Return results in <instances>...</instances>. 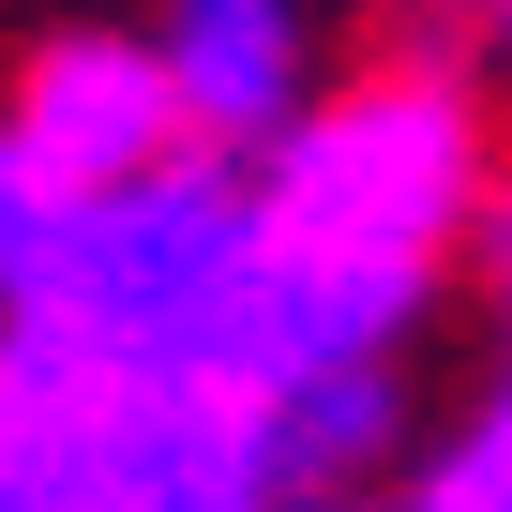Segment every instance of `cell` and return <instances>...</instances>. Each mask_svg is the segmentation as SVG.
Wrapping results in <instances>:
<instances>
[{
	"label": "cell",
	"mask_w": 512,
	"mask_h": 512,
	"mask_svg": "<svg viewBox=\"0 0 512 512\" xmlns=\"http://www.w3.org/2000/svg\"><path fill=\"white\" fill-rule=\"evenodd\" d=\"M61 211H76V196H61V181H46L31 151H16V121H0V302H31V272H46Z\"/></svg>",
	"instance_id": "cell-6"
},
{
	"label": "cell",
	"mask_w": 512,
	"mask_h": 512,
	"mask_svg": "<svg viewBox=\"0 0 512 512\" xmlns=\"http://www.w3.org/2000/svg\"><path fill=\"white\" fill-rule=\"evenodd\" d=\"M0 121H16V151H31L61 196H121V181H151L166 151H196V136H181V91H166V61H151V31H46V46L16 61V91H0Z\"/></svg>",
	"instance_id": "cell-3"
},
{
	"label": "cell",
	"mask_w": 512,
	"mask_h": 512,
	"mask_svg": "<svg viewBox=\"0 0 512 512\" xmlns=\"http://www.w3.org/2000/svg\"><path fill=\"white\" fill-rule=\"evenodd\" d=\"M392 437H407V377H392V362H302V377L272 392V467H287V497H362V482L392 467Z\"/></svg>",
	"instance_id": "cell-5"
},
{
	"label": "cell",
	"mask_w": 512,
	"mask_h": 512,
	"mask_svg": "<svg viewBox=\"0 0 512 512\" xmlns=\"http://www.w3.org/2000/svg\"><path fill=\"white\" fill-rule=\"evenodd\" d=\"M482 241H497V407H512V211H497Z\"/></svg>",
	"instance_id": "cell-8"
},
{
	"label": "cell",
	"mask_w": 512,
	"mask_h": 512,
	"mask_svg": "<svg viewBox=\"0 0 512 512\" xmlns=\"http://www.w3.org/2000/svg\"><path fill=\"white\" fill-rule=\"evenodd\" d=\"M151 61L181 91V136L256 166L317 91H302V0H166L151 16Z\"/></svg>",
	"instance_id": "cell-4"
},
{
	"label": "cell",
	"mask_w": 512,
	"mask_h": 512,
	"mask_svg": "<svg viewBox=\"0 0 512 512\" xmlns=\"http://www.w3.org/2000/svg\"><path fill=\"white\" fill-rule=\"evenodd\" d=\"M302 512H422V497H302Z\"/></svg>",
	"instance_id": "cell-9"
},
{
	"label": "cell",
	"mask_w": 512,
	"mask_h": 512,
	"mask_svg": "<svg viewBox=\"0 0 512 512\" xmlns=\"http://www.w3.org/2000/svg\"><path fill=\"white\" fill-rule=\"evenodd\" d=\"M482 31H497V61H512V0H482Z\"/></svg>",
	"instance_id": "cell-10"
},
{
	"label": "cell",
	"mask_w": 512,
	"mask_h": 512,
	"mask_svg": "<svg viewBox=\"0 0 512 512\" xmlns=\"http://www.w3.org/2000/svg\"><path fill=\"white\" fill-rule=\"evenodd\" d=\"M136 362L61 317H0V512H106L136 452Z\"/></svg>",
	"instance_id": "cell-2"
},
{
	"label": "cell",
	"mask_w": 512,
	"mask_h": 512,
	"mask_svg": "<svg viewBox=\"0 0 512 512\" xmlns=\"http://www.w3.org/2000/svg\"><path fill=\"white\" fill-rule=\"evenodd\" d=\"M422 512H512V407H482V422L422 467Z\"/></svg>",
	"instance_id": "cell-7"
},
{
	"label": "cell",
	"mask_w": 512,
	"mask_h": 512,
	"mask_svg": "<svg viewBox=\"0 0 512 512\" xmlns=\"http://www.w3.org/2000/svg\"><path fill=\"white\" fill-rule=\"evenodd\" d=\"M497 226V136L452 61H377L256 151V272L302 362H392Z\"/></svg>",
	"instance_id": "cell-1"
}]
</instances>
